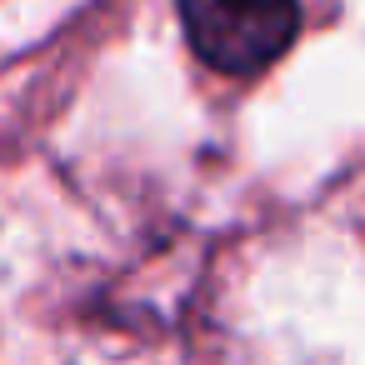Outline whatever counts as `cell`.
<instances>
[{
	"mask_svg": "<svg viewBox=\"0 0 365 365\" xmlns=\"http://www.w3.org/2000/svg\"><path fill=\"white\" fill-rule=\"evenodd\" d=\"M190 51L220 76H260L300 31V0H175Z\"/></svg>",
	"mask_w": 365,
	"mask_h": 365,
	"instance_id": "obj_1",
	"label": "cell"
}]
</instances>
